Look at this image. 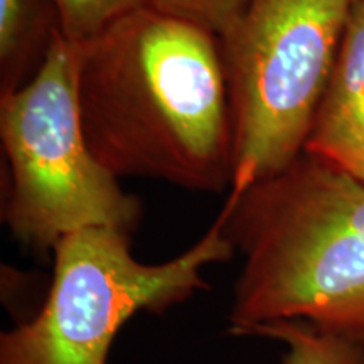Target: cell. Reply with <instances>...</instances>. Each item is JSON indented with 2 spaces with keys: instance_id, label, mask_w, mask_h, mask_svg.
I'll use <instances>...</instances> for the list:
<instances>
[{
  "instance_id": "obj_1",
  "label": "cell",
  "mask_w": 364,
  "mask_h": 364,
  "mask_svg": "<svg viewBox=\"0 0 364 364\" xmlns=\"http://www.w3.org/2000/svg\"><path fill=\"white\" fill-rule=\"evenodd\" d=\"M76 46L81 127L112 174L221 193L235 177V134L220 41L136 9Z\"/></svg>"
},
{
  "instance_id": "obj_2",
  "label": "cell",
  "mask_w": 364,
  "mask_h": 364,
  "mask_svg": "<svg viewBox=\"0 0 364 364\" xmlns=\"http://www.w3.org/2000/svg\"><path fill=\"white\" fill-rule=\"evenodd\" d=\"M223 228L240 257L230 332L304 322L364 346V184L304 152L248 188L233 184Z\"/></svg>"
},
{
  "instance_id": "obj_3",
  "label": "cell",
  "mask_w": 364,
  "mask_h": 364,
  "mask_svg": "<svg viewBox=\"0 0 364 364\" xmlns=\"http://www.w3.org/2000/svg\"><path fill=\"white\" fill-rule=\"evenodd\" d=\"M9 166L2 221L22 247L53 252L66 235L107 226L132 235L142 203L125 193L86 144L76 93V46L53 33L34 76L2 93Z\"/></svg>"
},
{
  "instance_id": "obj_4",
  "label": "cell",
  "mask_w": 364,
  "mask_h": 364,
  "mask_svg": "<svg viewBox=\"0 0 364 364\" xmlns=\"http://www.w3.org/2000/svg\"><path fill=\"white\" fill-rule=\"evenodd\" d=\"M235 257L216 218L171 260L140 262L132 235L90 226L53 248V279L31 321L0 336V364H108L117 336L140 312L164 314L208 289L204 270Z\"/></svg>"
},
{
  "instance_id": "obj_5",
  "label": "cell",
  "mask_w": 364,
  "mask_h": 364,
  "mask_svg": "<svg viewBox=\"0 0 364 364\" xmlns=\"http://www.w3.org/2000/svg\"><path fill=\"white\" fill-rule=\"evenodd\" d=\"M354 2L252 0L220 39L235 134L233 184L248 188L304 154Z\"/></svg>"
},
{
  "instance_id": "obj_6",
  "label": "cell",
  "mask_w": 364,
  "mask_h": 364,
  "mask_svg": "<svg viewBox=\"0 0 364 364\" xmlns=\"http://www.w3.org/2000/svg\"><path fill=\"white\" fill-rule=\"evenodd\" d=\"M304 152L364 184V0H356Z\"/></svg>"
},
{
  "instance_id": "obj_7",
  "label": "cell",
  "mask_w": 364,
  "mask_h": 364,
  "mask_svg": "<svg viewBox=\"0 0 364 364\" xmlns=\"http://www.w3.org/2000/svg\"><path fill=\"white\" fill-rule=\"evenodd\" d=\"M250 338L280 343L284 353L277 364H364V346L304 322H273L255 329Z\"/></svg>"
},
{
  "instance_id": "obj_8",
  "label": "cell",
  "mask_w": 364,
  "mask_h": 364,
  "mask_svg": "<svg viewBox=\"0 0 364 364\" xmlns=\"http://www.w3.org/2000/svg\"><path fill=\"white\" fill-rule=\"evenodd\" d=\"M61 34L81 44L127 14L147 6V0H53Z\"/></svg>"
},
{
  "instance_id": "obj_9",
  "label": "cell",
  "mask_w": 364,
  "mask_h": 364,
  "mask_svg": "<svg viewBox=\"0 0 364 364\" xmlns=\"http://www.w3.org/2000/svg\"><path fill=\"white\" fill-rule=\"evenodd\" d=\"M38 11L34 0H0V61L4 90L11 86L12 73L29 54L38 39Z\"/></svg>"
},
{
  "instance_id": "obj_10",
  "label": "cell",
  "mask_w": 364,
  "mask_h": 364,
  "mask_svg": "<svg viewBox=\"0 0 364 364\" xmlns=\"http://www.w3.org/2000/svg\"><path fill=\"white\" fill-rule=\"evenodd\" d=\"M252 0H147V7L189 22L213 34L225 38L245 16Z\"/></svg>"
}]
</instances>
